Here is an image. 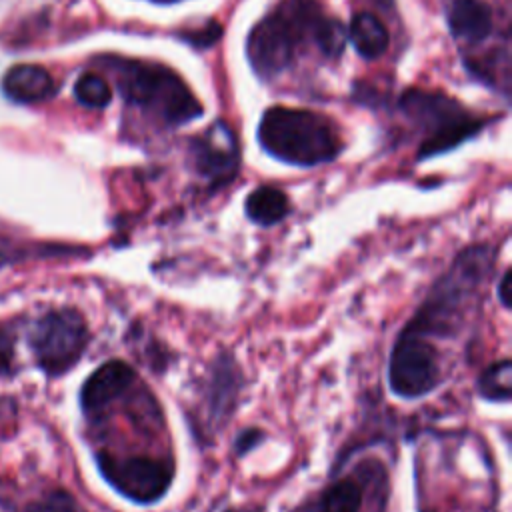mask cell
<instances>
[{
  "instance_id": "1",
  "label": "cell",
  "mask_w": 512,
  "mask_h": 512,
  "mask_svg": "<svg viewBox=\"0 0 512 512\" xmlns=\"http://www.w3.org/2000/svg\"><path fill=\"white\" fill-rule=\"evenodd\" d=\"M258 140L274 158L296 166L330 162L342 150V140L328 118L286 106H272L264 112Z\"/></svg>"
},
{
  "instance_id": "2",
  "label": "cell",
  "mask_w": 512,
  "mask_h": 512,
  "mask_svg": "<svg viewBox=\"0 0 512 512\" xmlns=\"http://www.w3.org/2000/svg\"><path fill=\"white\" fill-rule=\"evenodd\" d=\"M492 254L486 248H470L458 256L444 278L432 288L426 302L406 324V330L424 338L432 334H450L464 314V304L484 284L490 272Z\"/></svg>"
},
{
  "instance_id": "3",
  "label": "cell",
  "mask_w": 512,
  "mask_h": 512,
  "mask_svg": "<svg viewBox=\"0 0 512 512\" xmlns=\"http://www.w3.org/2000/svg\"><path fill=\"white\" fill-rule=\"evenodd\" d=\"M322 14L312 0H288L278 12L260 20L246 42V54L254 72L268 80L278 76L294 60L304 36L314 34Z\"/></svg>"
},
{
  "instance_id": "4",
  "label": "cell",
  "mask_w": 512,
  "mask_h": 512,
  "mask_svg": "<svg viewBox=\"0 0 512 512\" xmlns=\"http://www.w3.org/2000/svg\"><path fill=\"white\" fill-rule=\"evenodd\" d=\"M116 76L128 102L154 112L168 124H184L202 114L200 102L166 66L128 60L116 66Z\"/></svg>"
},
{
  "instance_id": "5",
  "label": "cell",
  "mask_w": 512,
  "mask_h": 512,
  "mask_svg": "<svg viewBox=\"0 0 512 512\" xmlns=\"http://www.w3.org/2000/svg\"><path fill=\"white\" fill-rule=\"evenodd\" d=\"M400 106L412 120L428 128V136L424 138L418 152L420 158H428L454 148L462 140L476 134L482 126L480 120L470 118L458 102L444 94L408 90L402 96Z\"/></svg>"
},
{
  "instance_id": "6",
  "label": "cell",
  "mask_w": 512,
  "mask_h": 512,
  "mask_svg": "<svg viewBox=\"0 0 512 512\" xmlns=\"http://www.w3.org/2000/svg\"><path fill=\"white\" fill-rule=\"evenodd\" d=\"M88 344V326L80 312L72 308L52 310L44 314L30 330V346L38 366L50 374L60 376L68 372Z\"/></svg>"
},
{
  "instance_id": "7",
  "label": "cell",
  "mask_w": 512,
  "mask_h": 512,
  "mask_svg": "<svg viewBox=\"0 0 512 512\" xmlns=\"http://www.w3.org/2000/svg\"><path fill=\"white\" fill-rule=\"evenodd\" d=\"M96 462L106 482L138 504L160 500L174 480V462L168 456H116L98 452Z\"/></svg>"
},
{
  "instance_id": "8",
  "label": "cell",
  "mask_w": 512,
  "mask_h": 512,
  "mask_svg": "<svg viewBox=\"0 0 512 512\" xmlns=\"http://www.w3.org/2000/svg\"><path fill=\"white\" fill-rule=\"evenodd\" d=\"M388 380L394 394L402 398L432 392L442 380L438 352L424 336L404 328L390 354Z\"/></svg>"
},
{
  "instance_id": "9",
  "label": "cell",
  "mask_w": 512,
  "mask_h": 512,
  "mask_svg": "<svg viewBox=\"0 0 512 512\" xmlns=\"http://www.w3.org/2000/svg\"><path fill=\"white\" fill-rule=\"evenodd\" d=\"M196 170L214 184H226L238 170V146L232 130L218 122L192 146Z\"/></svg>"
},
{
  "instance_id": "10",
  "label": "cell",
  "mask_w": 512,
  "mask_h": 512,
  "mask_svg": "<svg viewBox=\"0 0 512 512\" xmlns=\"http://www.w3.org/2000/svg\"><path fill=\"white\" fill-rule=\"evenodd\" d=\"M136 382V372L122 360L104 362L96 368L80 390V404L86 414H102L112 402L122 398Z\"/></svg>"
},
{
  "instance_id": "11",
  "label": "cell",
  "mask_w": 512,
  "mask_h": 512,
  "mask_svg": "<svg viewBox=\"0 0 512 512\" xmlns=\"http://www.w3.org/2000/svg\"><path fill=\"white\" fill-rule=\"evenodd\" d=\"M240 392V372L232 358H218L214 364L210 386H208V422L210 426H220L226 422L230 412L234 410L236 398Z\"/></svg>"
},
{
  "instance_id": "12",
  "label": "cell",
  "mask_w": 512,
  "mask_h": 512,
  "mask_svg": "<svg viewBox=\"0 0 512 512\" xmlns=\"http://www.w3.org/2000/svg\"><path fill=\"white\" fill-rule=\"evenodd\" d=\"M2 88L8 98L16 102H40L56 92L54 78L38 64H16L2 80Z\"/></svg>"
},
{
  "instance_id": "13",
  "label": "cell",
  "mask_w": 512,
  "mask_h": 512,
  "mask_svg": "<svg viewBox=\"0 0 512 512\" xmlns=\"http://www.w3.org/2000/svg\"><path fill=\"white\" fill-rule=\"evenodd\" d=\"M448 26L454 38L478 44L486 40L494 28L492 8L484 0H454L448 14Z\"/></svg>"
},
{
  "instance_id": "14",
  "label": "cell",
  "mask_w": 512,
  "mask_h": 512,
  "mask_svg": "<svg viewBox=\"0 0 512 512\" xmlns=\"http://www.w3.org/2000/svg\"><path fill=\"white\" fill-rule=\"evenodd\" d=\"M348 38L354 44L356 52L368 60L382 56L390 42L386 26L380 22L378 16H374L370 12H356L352 16V22L348 28Z\"/></svg>"
},
{
  "instance_id": "15",
  "label": "cell",
  "mask_w": 512,
  "mask_h": 512,
  "mask_svg": "<svg viewBox=\"0 0 512 512\" xmlns=\"http://www.w3.org/2000/svg\"><path fill=\"white\" fill-rule=\"evenodd\" d=\"M244 208L252 222L260 226H272L288 214L290 202L282 190L274 186H260L248 194Z\"/></svg>"
},
{
  "instance_id": "16",
  "label": "cell",
  "mask_w": 512,
  "mask_h": 512,
  "mask_svg": "<svg viewBox=\"0 0 512 512\" xmlns=\"http://www.w3.org/2000/svg\"><path fill=\"white\" fill-rule=\"evenodd\" d=\"M362 488L352 478L336 480L320 498V512H360L362 508Z\"/></svg>"
},
{
  "instance_id": "17",
  "label": "cell",
  "mask_w": 512,
  "mask_h": 512,
  "mask_svg": "<svg viewBox=\"0 0 512 512\" xmlns=\"http://www.w3.org/2000/svg\"><path fill=\"white\" fill-rule=\"evenodd\" d=\"M476 390L484 400L508 402L512 392V364L510 360H500L488 366L476 382Z\"/></svg>"
},
{
  "instance_id": "18",
  "label": "cell",
  "mask_w": 512,
  "mask_h": 512,
  "mask_svg": "<svg viewBox=\"0 0 512 512\" xmlns=\"http://www.w3.org/2000/svg\"><path fill=\"white\" fill-rule=\"evenodd\" d=\"M74 96L80 104L88 108H104L112 100V90L102 76L88 72L76 80Z\"/></svg>"
},
{
  "instance_id": "19",
  "label": "cell",
  "mask_w": 512,
  "mask_h": 512,
  "mask_svg": "<svg viewBox=\"0 0 512 512\" xmlns=\"http://www.w3.org/2000/svg\"><path fill=\"white\" fill-rule=\"evenodd\" d=\"M312 40L326 56L336 58L342 54V48L346 42V32L338 20H330V18L322 16V20L318 22V26L312 34Z\"/></svg>"
},
{
  "instance_id": "20",
  "label": "cell",
  "mask_w": 512,
  "mask_h": 512,
  "mask_svg": "<svg viewBox=\"0 0 512 512\" xmlns=\"http://www.w3.org/2000/svg\"><path fill=\"white\" fill-rule=\"evenodd\" d=\"M24 512H84V508L66 490H52L40 500L28 504Z\"/></svg>"
},
{
  "instance_id": "21",
  "label": "cell",
  "mask_w": 512,
  "mask_h": 512,
  "mask_svg": "<svg viewBox=\"0 0 512 512\" xmlns=\"http://www.w3.org/2000/svg\"><path fill=\"white\" fill-rule=\"evenodd\" d=\"M190 44H194V46H198V48H206V46H210L212 42H216L218 38H220V26L216 24V22H210V24H206L204 28H200V30H194L192 34H188V36H184Z\"/></svg>"
},
{
  "instance_id": "22",
  "label": "cell",
  "mask_w": 512,
  "mask_h": 512,
  "mask_svg": "<svg viewBox=\"0 0 512 512\" xmlns=\"http://www.w3.org/2000/svg\"><path fill=\"white\" fill-rule=\"evenodd\" d=\"M260 438H262V432H260V430H256V428L244 430V432L238 436V440H236V452H238V454H246L248 450H252V448L260 442Z\"/></svg>"
},
{
  "instance_id": "23",
  "label": "cell",
  "mask_w": 512,
  "mask_h": 512,
  "mask_svg": "<svg viewBox=\"0 0 512 512\" xmlns=\"http://www.w3.org/2000/svg\"><path fill=\"white\" fill-rule=\"evenodd\" d=\"M510 296H512V272L506 270L498 282V298L504 308H510Z\"/></svg>"
},
{
  "instance_id": "24",
  "label": "cell",
  "mask_w": 512,
  "mask_h": 512,
  "mask_svg": "<svg viewBox=\"0 0 512 512\" xmlns=\"http://www.w3.org/2000/svg\"><path fill=\"white\" fill-rule=\"evenodd\" d=\"M6 424H8V404L0 402V436H2V430Z\"/></svg>"
},
{
  "instance_id": "25",
  "label": "cell",
  "mask_w": 512,
  "mask_h": 512,
  "mask_svg": "<svg viewBox=\"0 0 512 512\" xmlns=\"http://www.w3.org/2000/svg\"><path fill=\"white\" fill-rule=\"evenodd\" d=\"M296 512H320V510H318V504H304Z\"/></svg>"
},
{
  "instance_id": "26",
  "label": "cell",
  "mask_w": 512,
  "mask_h": 512,
  "mask_svg": "<svg viewBox=\"0 0 512 512\" xmlns=\"http://www.w3.org/2000/svg\"><path fill=\"white\" fill-rule=\"evenodd\" d=\"M230 512H262L260 508H242V510H230Z\"/></svg>"
},
{
  "instance_id": "27",
  "label": "cell",
  "mask_w": 512,
  "mask_h": 512,
  "mask_svg": "<svg viewBox=\"0 0 512 512\" xmlns=\"http://www.w3.org/2000/svg\"><path fill=\"white\" fill-rule=\"evenodd\" d=\"M6 264V256L0 252V266H4Z\"/></svg>"
}]
</instances>
